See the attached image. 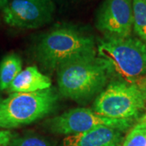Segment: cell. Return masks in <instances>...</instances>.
<instances>
[{"instance_id": "3", "label": "cell", "mask_w": 146, "mask_h": 146, "mask_svg": "<svg viewBox=\"0 0 146 146\" xmlns=\"http://www.w3.org/2000/svg\"><path fill=\"white\" fill-rule=\"evenodd\" d=\"M97 54L108 63L112 75L123 81L136 83L146 77V45L137 38L104 36Z\"/></svg>"}, {"instance_id": "8", "label": "cell", "mask_w": 146, "mask_h": 146, "mask_svg": "<svg viewBox=\"0 0 146 146\" xmlns=\"http://www.w3.org/2000/svg\"><path fill=\"white\" fill-rule=\"evenodd\" d=\"M96 27L106 37L131 36L133 28L132 0H104L97 12Z\"/></svg>"}, {"instance_id": "6", "label": "cell", "mask_w": 146, "mask_h": 146, "mask_svg": "<svg viewBox=\"0 0 146 146\" xmlns=\"http://www.w3.org/2000/svg\"><path fill=\"white\" fill-rule=\"evenodd\" d=\"M132 123L131 119H114L97 114L88 108H74L47 120L50 131L59 135H76L99 127H109L121 131H127Z\"/></svg>"}, {"instance_id": "9", "label": "cell", "mask_w": 146, "mask_h": 146, "mask_svg": "<svg viewBox=\"0 0 146 146\" xmlns=\"http://www.w3.org/2000/svg\"><path fill=\"white\" fill-rule=\"evenodd\" d=\"M123 131L109 127H99L76 135L67 136L60 146H122Z\"/></svg>"}, {"instance_id": "14", "label": "cell", "mask_w": 146, "mask_h": 146, "mask_svg": "<svg viewBox=\"0 0 146 146\" xmlns=\"http://www.w3.org/2000/svg\"><path fill=\"white\" fill-rule=\"evenodd\" d=\"M122 146H146V126L138 123L126 136Z\"/></svg>"}, {"instance_id": "10", "label": "cell", "mask_w": 146, "mask_h": 146, "mask_svg": "<svg viewBox=\"0 0 146 146\" xmlns=\"http://www.w3.org/2000/svg\"><path fill=\"white\" fill-rule=\"evenodd\" d=\"M51 80L41 72L36 66L22 70L11 83L8 91L11 93H34L51 88Z\"/></svg>"}, {"instance_id": "1", "label": "cell", "mask_w": 146, "mask_h": 146, "mask_svg": "<svg viewBox=\"0 0 146 146\" xmlns=\"http://www.w3.org/2000/svg\"><path fill=\"white\" fill-rule=\"evenodd\" d=\"M112 72L97 53L75 58L57 69L58 92L77 102H86L102 92Z\"/></svg>"}, {"instance_id": "4", "label": "cell", "mask_w": 146, "mask_h": 146, "mask_svg": "<svg viewBox=\"0 0 146 146\" xmlns=\"http://www.w3.org/2000/svg\"><path fill=\"white\" fill-rule=\"evenodd\" d=\"M58 94L50 89L34 93H13L0 99V128L28 125L49 115L55 108Z\"/></svg>"}, {"instance_id": "13", "label": "cell", "mask_w": 146, "mask_h": 146, "mask_svg": "<svg viewBox=\"0 0 146 146\" xmlns=\"http://www.w3.org/2000/svg\"><path fill=\"white\" fill-rule=\"evenodd\" d=\"M9 146H54V145L43 136L29 134L21 136H15Z\"/></svg>"}, {"instance_id": "17", "label": "cell", "mask_w": 146, "mask_h": 146, "mask_svg": "<svg viewBox=\"0 0 146 146\" xmlns=\"http://www.w3.org/2000/svg\"><path fill=\"white\" fill-rule=\"evenodd\" d=\"M138 123H142V124H144V125L146 126V114H145V115L141 117V119H139V122H138Z\"/></svg>"}, {"instance_id": "11", "label": "cell", "mask_w": 146, "mask_h": 146, "mask_svg": "<svg viewBox=\"0 0 146 146\" xmlns=\"http://www.w3.org/2000/svg\"><path fill=\"white\" fill-rule=\"evenodd\" d=\"M22 71V61L16 54H9L0 63V90L8 89L18 74Z\"/></svg>"}, {"instance_id": "12", "label": "cell", "mask_w": 146, "mask_h": 146, "mask_svg": "<svg viewBox=\"0 0 146 146\" xmlns=\"http://www.w3.org/2000/svg\"><path fill=\"white\" fill-rule=\"evenodd\" d=\"M133 29L146 42V0H132Z\"/></svg>"}, {"instance_id": "18", "label": "cell", "mask_w": 146, "mask_h": 146, "mask_svg": "<svg viewBox=\"0 0 146 146\" xmlns=\"http://www.w3.org/2000/svg\"><path fill=\"white\" fill-rule=\"evenodd\" d=\"M0 99H1V98H0Z\"/></svg>"}, {"instance_id": "2", "label": "cell", "mask_w": 146, "mask_h": 146, "mask_svg": "<svg viewBox=\"0 0 146 146\" xmlns=\"http://www.w3.org/2000/svg\"><path fill=\"white\" fill-rule=\"evenodd\" d=\"M35 53L44 68L54 71L75 58L97 53V46L94 36L72 25H60L41 36Z\"/></svg>"}, {"instance_id": "19", "label": "cell", "mask_w": 146, "mask_h": 146, "mask_svg": "<svg viewBox=\"0 0 146 146\" xmlns=\"http://www.w3.org/2000/svg\"><path fill=\"white\" fill-rule=\"evenodd\" d=\"M145 45H146V43H145Z\"/></svg>"}, {"instance_id": "7", "label": "cell", "mask_w": 146, "mask_h": 146, "mask_svg": "<svg viewBox=\"0 0 146 146\" xmlns=\"http://www.w3.org/2000/svg\"><path fill=\"white\" fill-rule=\"evenodd\" d=\"M54 11L53 0H11L3 9V16L10 26L34 29L51 22Z\"/></svg>"}, {"instance_id": "16", "label": "cell", "mask_w": 146, "mask_h": 146, "mask_svg": "<svg viewBox=\"0 0 146 146\" xmlns=\"http://www.w3.org/2000/svg\"><path fill=\"white\" fill-rule=\"evenodd\" d=\"M8 3V0H0V10H3Z\"/></svg>"}, {"instance_id": "5", "label": "cell", "mask_w": 146, "mask_h": 146, "mask_svg": "<svg viewBox=\"0 0 146 146\" xmlns=\"http://www.w3.org/2000/svg\"><path fill=\"white\" fill-rule=\"evenodd\" d=\"M145 105V94L137 84L115 80L97 96L94 111L110 119L132 120Z\"/></svg>"}, {"instance_id": "15", "label": "cell", "mask_w": 146, "mask_h": 146, "mask_svg": "<svg viewBox=\"0 0 146 146\" xmlns=\"http://www.w3.org/2000/svg\"><path fill=\"white\" fill-rule=\"evenodd\" d=\"M15 136L16 135L10 131L0 130V146L9 145L11 141L15 137Z\"/></svg>"}]
</instances>
